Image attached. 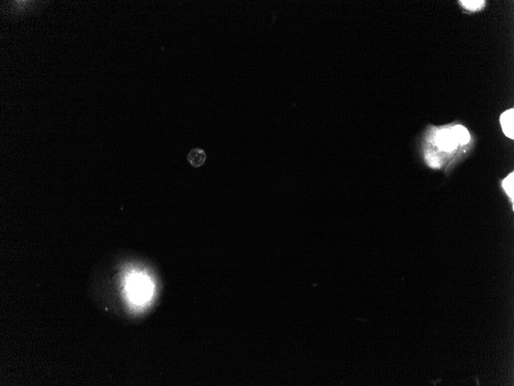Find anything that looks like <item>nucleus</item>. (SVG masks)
I'll return each instance as SVG.
<instances>
[{
    "label": "nucleus",
    "mask_w": 514,
    "mask_h": 386,
    "mask_svg": "<svg viewBox=\"0 0 514 386\" xmlns=\"http://www.w3.org/2000/svg\"><path fill=\"white\" fill-rule=\"evenodd\" d=\"M127 291L132 302L145 303L152 297L153 285L152 281L144 274H133L127 281Z\"/></svg>",
    "instance_id": "f257e3e1"
},
{
    "label": "nucleus",
    "mask_w": 514,
    "mask_h": 386,
    "mask_svg": "<svg viewBox=\"0 0 514 386\" xmlns=\"http://www.w3.org/2000/svg\"><path fill=\"white\" fill-rule=\"evenodd\" d=\"M451 131L453 133V135L455 137L457 143L464 145L470 141V134L464 126H455L451 129Z\"/></svg>",
    "instance_id": "39448f33"
},
{
    "label": "nucleus",
    "mask_w": 514,
    "mask_h": 386,
    "mask_svg": "<svg viewBox=\"0 0 514 386\" xmlns=\"http://www.w3.org/2000/svg\"><path fill=\"white\" fill-rule=\"evenodd\" d=\"M436 144L443 151H453L457 148V143L451 130L443 129L436 135Z\"/></svg>",
    "instance_id": "f03ea898"
},
{
    "label": "nucleus",
    "mask_w": 514,
    "mask_h": 386,
    "mask_svg": "<svg viewBox=\"0 0 514 386\" xmlns=\"http://www.w3.org/2000/svg\"><path fill=\"white\" fill-rule=\"evenodd\" d=\"M501 124L503 131L511 139L514 138V110H507L501 115Z\"/></svg>",
    "instance_id": "7ed1b4c3"
},
{
    "label": "nucleus",
    "mask_w": 514,
    "mask_h": 386,
    "mask_svg": "<svg viewBox=\"0 0 514 386\" xmlns=\"http://www.w3.org/2000/svg\"><path fill=\"white\" fill-rule=\"evenodd\" d=\"M503 187L504 189L508 193V196L511 197L512 201H514V174L511 173V175H508L505 179H504V182H503Z\"/></svg>",
    "instance_id": "423d86ee"
},
{
    "label": "nucleus",
    "mask_w": 514,
    "mask_h": 386,
    "mask_svg": "<svg viewBox=\"0 0 514 386\" xmlns=\"http://www.w3.org/2000/svg\"><path fill=\"white\" fill-rule=\"evenodd\" d=\"M462 4L470 10H477L484 5V1H461Z\"/></svg>",
    "instance_id": "0eeeda50"
},
{
    "label": "nucleus",
    "mask_w": 514,
    "mask_h": 386,
    "mask_svg": "<svg viewBox=\"0 0 514 386\" xmlns=\"http://www.w3.org/2000/svg\"><path fill=\"white\" fill-rule=\"evenodd\" d=\"M207 159V154L201 148H193L187 155L188 162L194 168H201L205 165Z\"/></svg>",
    "instance_id": "20e7f679"
}]
</instances>
